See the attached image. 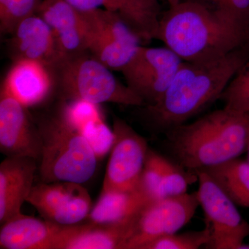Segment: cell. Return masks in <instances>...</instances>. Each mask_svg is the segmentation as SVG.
Segmentation results:
<instances>
[{"mask_svg": "<svg viewBox=\"0 0 249 249\" xmlns=\"http://www.w3.org/2000/svg\"><path fill=\"white\" fill-rule=\"evenodd\" d=\"M249 59V43L214 61H183L160 99L142 107L147 124L164 132L186 124L220 99L229 82Z\"/></svg>", "mask_w": 249, "mask_h": 249, "instance_id": "cell-1", "label": "cell"}, {"mask_svg": "<svg viewBox=\"0 0 249 249\" xmlns=\"http://www.w3.org/2000/svg\"><path fill=\"white\" fill-rule=\"evenodd\" d=\"M155 39L183 61L211 62L249 43V27L197 3L181 1L161 14Z\"/></svg>", "mask_w": 249, "mask_h": 249, "instance_id": "cell-2", "label": "cell"}, {"mask_svg": "<svg viewBox=\"0 0 249 249\" xmlns=\"http://www.w3.org/2000/svg\"><path fill=\"white\" fill-rule=\"evenodd\" d=\"M165 133L178 164L196 173L238 158L247 150L249 114L224 107Z\"/></svg>", "mask_w": 249, "mask_h": 249, "instance_id": "cell-3", "label": "cell"}, {"mask_svg": "<svg viewBox=\"0 0 249 249\" xmlns=\"http://www.w3.org/2000/svg\"><path fill=\"white\" fill-rule=\"evenodd\" d=\"M34 121L41 142V181L84 184L89 181L97 169L98 158L89 140L67 115L64 103L58 110Z\"/></svg>", "mask_w": 249, "mask_h": 249, "instance_id": "cell-4", "label": "cell"}, {"mask_svg": "<svg viewBox=\"0 0 249 249\" xmlns=\"http://www.w3.org/2000/svg\"><path fill=\"white\" fill-rule=\"evenodd\" d=\"M62 101L111 103L143 107L145 103L106 65L88 53L63 59L52 70Z\"/></svg>", "mask_w": 249, "mask_h": 249, "instance_id": "cell-5", "label": "cell"}, {"mask_svg": "<svg viewBox=\"0 0 249 249\" xmlns=\"http://www.w3.org/2000/svg\"><path fill=\"white\" fill-rule=\"evenodd\" d=\"M88 27V52L111 70L120 71L142 46L119 14L104 9L81 12Z\"/></svg>", "mask_w": 249, "mask_h": 249, "instance_id": "cell-6", "label": "cell"}, {"mask_svg": "<svg viewBox=\"0 0 249 249\" xmlns=\"http://www.w3.org/2000/svg\"><path fill=\"white\" fill-rule=\"evenodd\" d=\"M196 173L199 181L198 200L211 232V240L205 248L240 249L249 236V223L241 216L235 202L209 174L203 170Z\"/></svg>", "mask_w": 249, "mask_h": 249, "instance_id": "cell-7", "label": "cell"}, {"mask_svg": "<svg viewBox=\"0 0 249 249\" xmlns=\"http://www.w3.org/2000/svg\"><path fill=\"white\" fill-rule=\"evenodd\" d=\"M199 206L196 192L149 201L137 214L124 249H143L159 237L178 232L191 220Z\"/></svg>", "mask_w": 249, "mask_h": 249, "instance_id": "cell-8", "label": "cell"}, {"mask_svg": "<svg viewBox=\"0 0 249 249\" xmlns=\"http://www.w3.org/2000/svg\"><path fill=\"white\" fill-rule=\"evenodd\" d=\"M183 60L171 49L141 46L121 70L126 85L145 106L157 102L171 84Z\"/></svg>", "mask_w": 249, "mask_h": 249, "instance_id": "cell-9", "label": "cell"}, {"mask_svg": "<svg viewBox=\"0 0 249 249\" xmlns=\"http://www.w3.org/2000/svg\"><path fill=\"white\" fill-rule=\"evenodd\" d=\"M112 130L114 142L102 192L134 191L139 188L149 150L146 139L119 117L113 121Z\"/></svg>", "mask_w": 249, "mask_h": 249, "instance_id": "cell-10", "label": "cell"}, {"mask_svg": "<svg viewBox=\"0 0 249 249\" xmlns=\"http://www.w3.org/2000/svg\"><path fill=\"white\" fill-rule=\"evenodd\" d=\"M27 202L45 220L62 226L84 222L92 209L88 190L81 183L70 181L34 184Z\"/></svg>", "mask_w": 249, "mask_h": 249, "instance_id": "cell-11", "label": "cell"}, {"mask_svg": "<svg viewBox=\"0 0 249 249\" xmlns=\"http://www.w3.org/2000/svg\"><path fill=\"white\" fill-rule=\"evenodd\" d=\"M0 152L6 157H31L39 163L40 135L27 107L1 89L0 94Z\"/></svg>", "mask_w": 249, "mask_h": 249, "instance_id": "cell-12", "label": "cell"}, {"mask_svg": "<svg viewBox=\"0 0 249 249\" xmlns=\"http://www.w3.org/2000/svg\"><path fill=\"white\" fill-rule=\"evenodd\" d=\"M36 14L52 28L61 60L88 53L84 16L65 0H42Z\"/></svg>", "mask_w": 249, "mask_h": 249, "instance_id": "cell-13", "label": "cell"}, {"mask_svg": "<svg viewBox=\"0 0 249 249\" xmlns=\"http://www.w3.org/2000/svg\"><path fill=\"white\" fill-rule=\"evenodd\" d=\"M38 163L31 157H6L0 164V224L22 214L34 186Z\"/></svg>", "mask_w": 249, "mask_h": 249, "instance_id": "cell-14", "label": "cell"}, {"mask_svg": "<svg viewBox=\"0 0 249 249\" xmlns=\"http://www.w3.org/2000/svg\"><path fill=\"white\" fill-rule=\"evenodd\" d=\"M11 36L10 49L14 62L33 60L52 70L61 60L53 31L38 15L24 19Z\"/></svg>", "mask_w": 249, "mask_h": 249, "instance_id": "cell-15", "label": "cell"}, {"mask_svg": "<svg viewBox=\"0 0 249 249\" xmlns=\"http://www.w3.org/2000/svg\"><path fill=\"white\" fill-rule=\"evenodd\" d=\"M66 226L20 214L1 224V249H57Z\"/></svg>", "mask_w": 249, "mask_h": 249, "instance_id": "cell-16", "label": "cell"}, {"mask_svg": "<svg viewBox=\"0 0 249 249\" xmlns=\"http://www.w3.org/2000/svg\"><path fill=\"white\" fill-rule=\"evenodd\" d=\"M136 214L124 222L68 226L58 249H124L133 232Z\"/></svg>", "mask_w": 249, "mask_h": 249, "instance_id": "cell-17", "label": "cell"}, {"mask_svg": "<svg viewBox=\"0 0 249 249\" xmlns=\"http://www.w3.org/2000/svg\"><path fill=\"white\" fill-rule=\"evenodd\" d=\"M53 85L50 69L39 62L21 60L14 62L1 88L28 108L45 101Z\"/></svg>", "mask_w": 249, "mask_h": 249, "instance_id": "cell-18", "label": "cell"}, {"mask_svg": "<svg viewBox=\"0 0 249 249\" xmlns=\"http://www.w3.org/2000/svg\"><path fill=\"white\" fill-rule=\"evenodd\" d=\"M149 201L139 187L132 191L101 192L85 221L93 224L124 222L138 214Z\"/></svg>", "mask_w": 249, "mask_h": 249, "instance_id": "cell-19", "label": "cell"}, {"mask_svg": "<svg viewBox=\"0 0 249 249\" xmlns=\"http://www.w3.org/2000/svg\"><path fill=\"white\" fill-rule=\"evenodd\" d=\"M199 170L209 174L235 204L249 208V162L238 158Z\"/></svg>", "mask_w": 249, "mask_h": 249, "instance_id": "cell-20", "label": "cell"}, {"mask_svg": "<svg viewBox=\"0 0 249 249\" xmlns=\"http://www.w3.org/2000/svg\"><path fill=\"white\" fill-rule=\"evenodd\" d=\"M220 99L224 103V107L249 114V59L232 77Z\"/></svg>", "mask_w": 249, "mask_h": 249, "instance_id": "cell-21", "label": "cell"}, {"mask_svg": "<svg viewBox=\"0 0 249 249\" xmlns=\"http://www.w3.org/2000/svg\"><path fill=\"white\" fill-rule=\"evenodd\" d=\"M160 165L164 197L185 194L190 185L198 181L196 173L188 171L162 155Z\"/></svg>", "mask_w": 249, "mask_h": 249, "instance_id": "cell-22", "label": "cell"}, {"mask_svg": "<svg viewBox=\"0 0 249 249\" xmlns=\"http://www.w3.org/2000/svg\"><path fill=\"white\" fill-rule=\"evenodd\" d=\"M42 0H0V29L10 35L26 18L36 14Z\"/></svg>", "mask_w": 249, "mask_h": 249, "instance_id": "cell-23", "label": "cell"}, {"mask_svg": "<svg viewBox=\"0 0 249 249\" xmlns=\"http://www.w3.org/2000/svg\"><path fill=\"white\" fill-rule=\"evenodd\" d=\"M211 237V230L206 226L204 230L199 231L175 232L159 237L147 244L143 249H197L206 247Z\"/></svg>", "mask_w": 249, "mask_h": 249, "instance_id": "cell-24", "label": "cell"}, {"mask_svg": "<svg viewBox=\"0 0 249 249\" xmlns=\"http://www.w3.org/2000/svg\"><path fill=\"white\" fill-rule=\"evenodd\" d=\"M161 155L149 148L139 187L150 201L164 198L162 186Z\"/></svg>", "mask_w": 249, "mask_h": 249, "instance_id": "cell-25", "label": "cell"}, {"mask_svg": "<svg viewBox=\"0 0 249 249\" xmlns=\"http://www.w3.org/2000/svg\"><path fill=\"white\" fill-rule=\"evenodd\" d=\"M197 3L213 12L249 27V0H181Z\"/></svg>", "mask_w": 249, "mask_h": 249, "instance_id": "cell-26", "label": "cell"}, {"mask_svg": "<svg viewBox=\"0 0 249 249\" xmlns=\"http://www.w3.org/2000/svg\"><path fill=\"white\" fill-rule=\"evenodd\" d=\"M80 128L92 145L98 159L111 148L114 133L103 122L101 116L88 121Z\"/></svg>", "mask_w": 249, "mask_h": 249, "instance_id": "cell-27", "label": "cell"}, {"mask_svg": "<svg viewBox=\"0 0 249 249\" xmlns=\"http://www.w3.org/2000/svg\"><path fill=\"white\" fill-rule=\"evenodd\" d=\"M167 2L168 3L170 6H173L175 5L178 4L181 1V0H166Z\"/></svg>", "mask_w": 249, "mask_h": 249, "instance_id": "cell-28", "label": "cell"}, {"mask_svg": "<svg viewBox=\"0 0 249 249\" xmlns=\"http://www.w3.org/2000/svg\"><path fill=\"white\" fill-rule=\"evenodd\" d=\"M239 249H249V244H242Z\"/></svg>", "mask_w": 249, "mask_h": 249, "instance_id": "cell-29", "label": "cell"}, {"mask_svg": "<svg viewBox=\"0 0 249 249\" xmlns=\"http://www.w3.org/2000/svg\"><path fill=\"white\" fill-rule=\"evenodd\" d=\"M247 150H248V157H249L248 161L249 162V140L248 147H247Z\"/></svg>", "mask_w": 249, "mask_h": 249, "instance_id": "cell-30", "label": "cell"}]
</instances>
